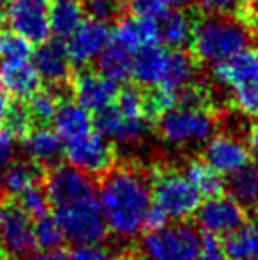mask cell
<instances>
[{"instance_id": "cell-5", "label": "cell", "mask_w": 258, "mask_h": 260, "mask_svg": "<svg viewBox=\"0 0 258 260\" xmlns=\"http://www.w3.org/2000/svg\"><path fill=\"white\" fill-rule=\"evenodd\" d=\"M158 135L175 147H195L207 144L216 129V119L207 108L175 106L158 117Z\"/></svg>"}, {"instance_id": "cell-20", "label": "cell", "mask_w": 258, "mask_h": 260, "mask_svg": "<svg viewBox=\"0 0 258 260\" xmlns=\"http://www.w3.org/2000/svg\"><path fill=\"white\" fill-rule=\"evenodd\" d=\"M158 25V43L166 50H184L191 45L195 32V21L182 7L168 9L161 18L156 20Z\"/></svg>"}, {"instance_id": "cell-38", "label": "cell", "mask_w": 258, "mask_h": 260, "mask_svg": "<svg viewBox=\"0 0 258 260\" xmlns=\"http://www.w3.org/2000/svg\"><path fill=\"white\" fill-rule=\"evenodd\" d=\"M114 105L119 112L128 117H147L145 115V94L136 87H126L119 90V96Z\"/></svg>"}, {"instance_id": "cell-6", "label": "cell", "mask_w": 258, "mask_h": 260, "mask_svg": "<svg viewBox=\"0 0 258 260\" xmlns=\"http://www.w3.org/2000/svg\"><path fill=\"white\" fill-rule=\"evenodd\" d=\"M55 219L62 230L64 239L75 246L103 243L104 236L108 234L106 221L96 195L59 207L55 212Z\"/></svg>"}, {"instance_id": "cell-44", "label": "cell", "mask_w": 258, "mask_h": 260, "mask_svg": "<svg viewBox=\"0 0 258 260\" xmlns=\"http://www.w3.org/2000/svg\"><path fill=\"white\" fill-rule=\"evenodd\" d=\"M27 260H71V257L62 250H43L35 255H30Z\"/></svg>"}, {"instance_id": "cell-15", "label": "cell", "mask_w": 258, "mask_h": 260, "mask_svg": "<svg viewBox=\"0 0 258 260\" xmlns=\"http://www.w3.org/2000/svg\"><path fill=\"white\" fill-rule=\"evenodd\" d=\"M112 41V32L106 23L87 20L80 25V28L65 41V50L71 58L72 66L87 68L94 60L99 58Z\"/></svg>"}, {"instance_id": "cell-9", "label": "cell", "mask_w": 258, "mask_h": 260, "mask_svg": "<svg viewBox=\"0 0 258 260\" xmlns=\"http://www.w3.org/2000/svg\"><path fill=\"white\" fill-rule=\"evenodd\" d=\"M64 156L71 167L85 172L87 175H104L115 163L114 144L96 129L80 140L65 144Z\"/></svg>"}, {"instance_id": "cell-17", "label": "cell", "mask_w": 258, "mask_h": 260, "mask_svg": "<svg viewBox=\"0 0 258 260\" xmlns=\"http://www.w3.org/2000/svg\"><path fill=\"white\" fill-rule=\"evenodd\" d=\"M21 147L32 165L38 168H53L64 156L65 145L55 129L48 126H38L32 127L21 138Z\"/></svg>"}, {"instance_id": "cell-37", "label": "cell", "mask_w": 258, "mask_h": 260, "mask_svg": "<svg viewBox=\"0 0 258 260\" xmlns=\"http://www.w3.org/2000/svg\"><path fill=\"white\" fill-rule=\"evenodd\" d=\"M203 16H242L246 0H196Z\"/></svg>"}, {"instance_id": "cell-36", "label": "cell", "mask_w": 258, "mask_h": 260, "mask_svg": "<svg viewBox=\"0 0 258 260\" xmlns=\"http://www.w3.org/2000/svg\"><path fill=\"white\" fill-rule=\"evenodd\" d=\"M230 101L239 113L258 119V83H249L232 89Z\"/></svg>"}, {"instance_id": "cell-42", "label": "cell", "mask_w": 258, "mask_h": 260, "mask_svg": "<svg viewBox=\"0 0 258 260\" xmlns=\"http://www.w3.org/2000/svg\"><path fill=\"white\" fill-rule=\"evenodd\" d=\"M16 145H14V137L0 129V174L9 163H13Z\"/></svg>"}, {"instance_id": "cell-45", "label": "cell", "mask_w": 258, "mask_h": 260, "mask_svg": "<svg viewBox=\"0 0 258 260\" xmlns=\"http://www.w3.org/2000/svg\"><path fill=\"white\" fill-rule=\"evenodd\" d=\"M248 147L251 151V156L258 157V120L253 124L248 133Z\"/></svg>"}, {"instance_id": "cell-23", "label": "cell", "mask_w": 258, "mask_h": 260, "mask_svg": "<svg viewBox=\"0 0 258 260\" xmlns=\"http://www.w3.org/2000/svg\"><path fill=\"white\" fill-rule=\"evenodd\" d=\"M170 50L161 45H151L141 48L133 57V73L131 76L140 87H156L161 83L165 75L166 64H168Z\"/></svg>"}, {"instance_id": "cell-51", "label": "cell", "mask_w": 258, "mask_h": 260, "mask_svg": "<svg viewBox=\"0 0 258 260\" xmlns=\"http://www.w3.org/2000/svg\"><path fill=\"white\" fill-rule=\"evenodd\" d=\"M0 260H16L14 257H9V255H4V257H0Z\"/></svg>"}, {"instance_id": "cell-41", "label": "cell", "mask_w": 258, "mask_h": 260, "mask_svg": "<svg viewBox=\"0 0 258 260\" xmlns=\"http://www.w3.org/2000/svg\"><path fill=\"white\" fill-rule=\"evenodd\" d=\"M20 206L27 211V214L30 218L39 219L48 214L50 200L46 197L45 189H41L39 186H34V188H30L27 193H23L20 197Z\"/></svg>"}, {"instance_id": "cell-34", "label": "cell", "mask_w": 258, "mask_h": 260, "mask_svg": "<svg viewBox=\"0 0 258 260\" xmlns=\"http://www.w3.org/2000/svg\"><path fill=\"white\" fill-rule=\"evenodd\" d=\"M83 11L89 20L99 21V23H110V21L121 20L126 9V0H83Z\"/></svg>"}, {"instance_id": "cell-33", "label": "cell", "mask_w": 258, "mask_h": 260, "mask_svg": "<svg viewBox=\"0 0 258 260\" xmlns=\"http://www.w3.org/2000/svg\"><path fill=\"white\" fill-rule=\"evenodd\" d=\"M32 122L34 120H32L30 112H28V106L27 103H21V101L11 103L7 112L0 119L2 131L9 133L11 137H20V138H23L32 129Z\"/></svg>"}, {"instance_id": "cell-49", "label": "cell", "mask_w": 258, "mask_h": 260, "mask_svg": "<svg viewBox=\"0 0 258 260\" xmlns=\"http://www.w3.org/2000/svg\"><path fill=\"white\" fill-rule=\"evenodd\" d=\"M168 2H170V6H175V7H184V6H188V4L195 2V0H168Z\"/></svg>"}, {"instance_id": "cell-12", "label": "cell", "mask_w": 258, "mask_h": 260, "mask_svg": "<svg viewBox=\"0 0 258 260\" xmlns=\"http://www.w3.org/2000/svg\"><path fill=\"white\" fill-rule=\"evenodd\" d=\"M147 117H128L121 113L115 105L94 113V129L101 133L112 144L136 145L149 133Z\"/></svg>"}, {"instance_id": "cell-43", "label": "cell", "mask_w": 258, "mask_h": 260, "mask_svg": "<svg viewBox=\"0 0 258 260\" xmlns=\"http://www.w3.org/2000/svg\"><path fill=\"white\" fill-rule=\"evenodd\" d=\"M198 260H228V257L225 255L223 246L217 243V239L207 237V239H203V248Z\"/></svg>"}, {"instance_id": "cell-2", "label": "cell", "mask_w": 258, "mask_h": 260, "mask_svg": "<svg viewBox=\"0 0 258 260\" xmlns=\"http://www.w3.org/2000/svg\"><path fill=\"white\" fill-rule=\"evenodd\" d=\"M253 41V30L244 18L203 16L195 23L191 52L196 60L217 66L241 53Z\"/></svg>"}, {"instance_id": "cell-35", "label": "cell", "mask_w": 258, "mask_h": 260, "mask_svg": "<svg viewBox=\"0 0 258 260\" xmlns=\"http://www.w3.org/2000/svg\"><path fill=\"white\" fill-rule=\"evenodd\" d=\"M35 244L41 250H59V244L62 243L64 236L60 230L59 223H57L55 216H43V218L35 219Z\"/></svg>"}, {"instance_id": "cell-7", "label": "cell", "mask_w": 258, "mask_h": 260, "mask_svg": "<svg viewBox=\"0 0 258 260\" xmlns=\"http://www.w3.org/2000/svg\"><path fill=\"white\" fill-rule=\"evenodd\" d=\"M35 219L16 202H0V250L9 257H25L34 250Z\"/></svg>"}, {"instance_id": "cell-19", "label": "cell", "mask_w": 258, "mask_h": 260, "mask_svg": "<svg viewBox=\"0 0 258 260\" xmlns=\"http://www.w3.org/2000/svg\"><path fill=\"white\" fill-rule=\"evenodd\" d=\"M112 41L119 46L126 48L131 53L140 52L141 48L151 45H158V25L156 20L138 16L121 18L115 25V30L112 34Z\"/></svg>"}, {"instance_id": "cell-10", "label": "cell", "mask_w": 258, "mask_h": 260, "mask_svg": "<svg viewBox=\"0 0 258 260\" xmlns=\"http://www.w3.org/2000/svg\"><path fill=\"white\" fill-rule=\"evenodd\" d=\"M198 226L207 234V237H227L244 225V207L232 199L230 195H216L200 204L196 211Z\"/></svg>"}, {"instance_id": "cell-47", "label": "cell", "mask_w": 258, "mask_h": 260, "mask_svg": "<svg viewBox=\"0 0 258 260\" xmlns=\"http://www.w3.org/2000/svg\"><path fill=\"white\" fill-rule=\"evenodd\" d=\"M255 21H258V0H246V11Z\"/></svg>"}, {"instance_id": "cell-28", "label": "cell", "mask_w": 258, "mask_h": 260, "mask_svg": "<svg viewBox=\"0 0 258 260\" xmlns=\"http://www.w3.org/2000/svg\"><path fill=\"white\" fill-rule=\"evenodd\" d=\"M223 251L228 260H258V221L244 223L225 237Z\"/></svg>"}, {"instance_id": "cell-26", "label": "cell", "mask_w": 258, "mask_h": 260, "mask_svg": "<svg viewBox=\"0 0 258 260\" xmlns=\"http://www.w3.org/2000/svg\"><path fill=\"white\" fill-rule=\"evenodd\" d=\"M34 186H38V167L30 161H13L0 174V189L13 199H20Z\"/></svg>"}, {"instance_id": "cell-25", "label": "cell", "mask_w": 258, "mask_h": 260, "mask_svg": "<svg viewBox=\"0 0 258 260\" xmlns=\"http://www.w3.org/2000/svg\"><path fill=\"white\" fill-rule=\"evenodd\" d=\"M85 21V11L80 0H52L50 30L59 41H67Z\"/></svg>"}, {"instance_id": "cell-22", "label": "cell", "mask_w": 258, "mask_h": 260, "mask_svg": "<svg viewBox=\"0 0 258 260\" xmlns=\"http://www.w3.org/2000/svg\"><path fill=\"white\" fill-rule=\"evenodd\" d=\"M41 76L38 75L32 60L0 62V83L9 96L23 101L41 89Z\"/></svg>"}, {"instance_id": "cell-1", "label": "cell", "mask_w": 258, "mask_h": 260, "mask_svg": "<svg viewBox=\"0 0 258 260\" xmlns=\"http://www.w3.org/2000/svg\"><path fill=\"white\" fill-rule=\"evenodd\" d=\"M106 229L117 239L131 241L149 229L152 207L151 177L134 167L112 168L97 191Z\"/></svg>"}, {"instance_id": "cell-39", "label": "cell", "mask_w": 258, "mask_h": 260, "mask_svg": "<svg viewBox=\"0 0 258 260\" xmlns=\"http://www.w3.org/2000/svg\"><path fill=\"white\" fill-rule=\"evenodd\" d=\"M71 260H122L121 253L103 243L82 244L71 251Z\"/></svg>"}, {"instance_id": "cell-32", "label": "cell", "mask_w": 258, "mask_h": 260, "mask_svg": "<svg viewBox=\"0 0 258 260\" xmlns=\"http://www.w3.org/2000/svg\"><path fill=\"white\" fill-rule=\"evenodd\" d=\"M32 43L13 30L0 32V58L2 62L32 60Z\"/></svg>"}, {"instance_id": "cell-29", "label": "cell", "mask_w": 258, "mask_h": 260, "mask_svg": "<svg viewBox=\"0 0 258 260\" xmlns=\"http://www.w3.org/2000/svg\"><path fill=\"white\" fill-rule=\"evenodd\" d=\"M184 175L188 177V181L193 184V188L200 193V197H216L221 195V191L225 189L227 182H225L223 175L219 172H216L209 163H205L203 159H191L184 167Z\"/></svg>"}, {"instance_id": "cell-24", "label": "cell", "mask_w": 258, "mask_h": 260, "mask_svg": "<svg viewBox=\"0 0 258 260\" xmlns=\"http://www.w3.org/2000/svg\"><path fill=\"white\" fill-rule=\"evenodd\" d=\"M195 76L196 58L193 55L186 53L184 50H170L168 64L158 89L179 96V92H182L184 89L195 85Z\"/></svg>"}, {"instance_id": "cell-30", "label": "cell", "mask_w": 258, "mask_h": 260, "mask_svg": "<svg viewBox=\"0 0 258 260\" xmlns=\"http://www.w3.org/2000/svg\"><path fill=\"white\" fill-rule=\"evenodd\" d=\"M230 197L235 199L242 207L258 206V167L249 163L242 170L235 172L227 182Z\"/></svg>"}, {"instance_id": "cell-40", "label": "cell", "mask_w": 258, "mask_h": 260, "mask_svg": "<svg viewBox=\"0 0 258 260\" xmlns=\"http://www.w3.org/2000/svg\"><path fill=\"white\" fill-rule=\"evenodd\" d=\"M126 9H129L133 16L158 20L170 9V2L168 0H126Z\"/></svg>"}, {"instance_id": "cell-27", "label": "cell", "mask_w": 258, "mask_h": 260, "mask_svg": "<svg viewBox=\"0 0 258 260\" xmlns=\"http://www.w3.org/2000/svg\"><path fill=\"white\" fill-rule=\"evenodd\" d=\"M133 57L134 53L119 46L117 43L110 41V45L104 48V52L96 60L97 73H101L115 83L126 82L131 78V73H133Z\"/></svg>"}, {"instance_id": "cell-13", "label": "cell", "mask_w": 258, "mask_h": 260, "mask_svg": "<svg viewBox=\"0 0 258 260\" xmlns=\"http://www.w3.org/2000/svg\"><path fill=\"white\" fill-rule=\"evenodd\" d=\"M203 161L209 163L221 175L242 170L251 161V151L239 137L230 133L212 135L203 147Z\"/></svg>"}, {"instance_id": "cell-8", "label": "cell", "mask_w": 258, "mask_h": 260, "mask_svg": "<svg viewBox=\"0 0 258 260\" xmlns=\"http://www.w3.org/2000/svg\"><path fill=\"white\" fill-rule=\"evenodd\" d=\"M52 0H9L6 21L9 28L32 45L48 41Z\"/></svg>"}, {"instance_id": "cell-21", "label": "cell", "mask_w": 258, "mask_h": 260, "mask_svg": "<svg viewBox=\"0 0 258 260\" xmlns=\"http://www.w3.org/2000/svg\"><path fill=\"white\" fill-rule=\"evenodd\" d=\"M53 126L64 145L71 144L75 140H80L85 135L92 133L94 127V117L90 115L89 110L80 106L76 101H60L59 108L53 117Z\"/></svg>"}, {"instance_id": "cell-48", "label": "cell", "mask_w": 258, "mask_h": 260, "mask_svg": "<svg viewBox=\"0 0 258 260\" xmlns=\"http://www.w3.org/2000/svg\"><path fill=\"white\" fill-rule=\"evenodd\" d=\"M7 7H9V0H0V25H2L4 21H6Z\"/></svg>"}, {"instance_id": "cell-31", "label": "cell", "mask_w": 258, "mask_h": 260, "mask_svg": "<svg viewBox=\"0 0 258 260\" xmlns=\"http://www.w3.org/2000/svg\"><path fill=\"white\" fill-rule=\"evenodd\" d=\"M59 105H60L59 92L53 87H50V89H39L27 101L32 120L41 122V126H46V122H52Z\"/></svg>"}, {"instance_id": "cell-46", "label": "cell", "mask_w": 258, "mask_h": 260, "mask_svg": "<svg viewBox=\"0 0 258 260\" xmlns=\"http://www.w3.org/2000/svg\"><path fill=\"white\" fill-rule=\"evenodd\" d=\"M11 96H9V92H7L6 89H4V85L0 83V119H2V115L7 112V108L11 106Z\"/></svg>"}, {"instance_id": "cell-14", "label": "cell", "mask_w": 258, "mask_h": 260, "mask_svg": "<svg viewBox=\"0 0 258 260\" xmlns=\"http://www.w3.org/2000/svg\"><path fill=\"white\" fill-rule=\"evenodd\" d=\"M71 92L75 101L89 112H99L115 103L119 96V83L108 80L97 71L82 69L71 80Z\"/></svg>"}, {"instance_id": "cell-4", "label": "cell", "mask_w": 258, "mask_h": 260, "mask_svg": "<svg viewBox=\"0 0 258 260\" xmlns=\"http://www.w3.org/2000/svg\"><path fill=\"white\" fill-rule=\"evenodd\" d=\"M152 202L166 219L184 221L196 214L200 207V193L193 188L184 172L161 168L151 177Z\"/></svg>"}, {"instance_id": "cell-18", "label": "cell", "mask_w": 258, "mask_h": 260, "mask_svg": "<svg viewBox=\"0 0 258 260\" xmlns=\"http://www.w3.org/2000/svg\"><path fill=\"white\" fill-rule=\"evenodd\" d=\"M214 80L228 89L258 83V50L246 48L228 60L214 66Z\"/></svg>"}, {"instance_id": "cell-16", "label": "cell", "mask_w": 258, "mask_h": 260, "mask_svg": "<svg viewBox=\"0 0 258 260\" xmlns=\"http://www.w3.org/2000/svg\"><path fill=\"white\" fill-rule=\"evenodd\" d=\"M32 64L41 80L50 83V87L53 89L65 85L71 80L72 62L65 50V43L59 39L41 43L38 50L32 53Z\"/></svg>"}, {"instance_id": "cell-3", "label": "cell", "mask_w": 258, "mask_h": 260, "mask_svg": "<svg viewBox=\"0 0 258 260\" xmlns=\"http://www.w3.org/2000/svg\"><path fill=\"white\" fill-rule=\"evenodd\" d=\"M202 248L198 230L179 221L149 230L140 243V255L143 260H198Z\"/></svg>"}, {"instance_id": "cell-50", "label": "cell", "mask_w": 258, "mask_h": 260, "mask_svg": "<svg viewBox=\"0 0 258 260\" xmlns=\"http://www.w3.org/2000/svg\"><path fill=\"white\" fill-rule=\"evenodd\" d=\"M253 41H255L256 50H258V25H256V28H255V30H253Z\"/></svg>"}, {"instance_id": "cell-11", "label": "cell", "mask_w": 258, "mask_h": 260, "mask_svg": "<svg viewBox=\"0 0 258 260\" xmlns=\"http://www.w3.org/2000/svg\"><path fill=\"white\" fill-rule=\"evenodd\" d=\"M45 193L50 204L59 209L94 195V182L90 175L71 165H57L46 175Z\"/></svg>"}]
</instances>
